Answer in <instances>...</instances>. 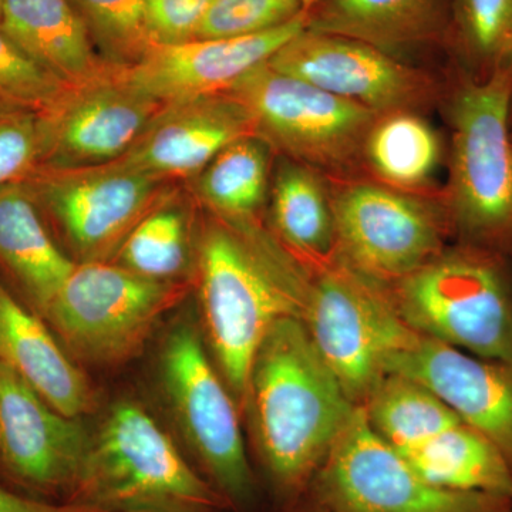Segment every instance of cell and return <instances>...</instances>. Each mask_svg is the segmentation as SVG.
Wrapping results in <instances>:
<instances>
[{
	"mask_svg": "<svg viewBox=\"0 0 512 512\" xmlns=\"http://www.w3.org/2000/svg\"><path fill=\"white\" fill-rule=\"evenodd\" d=\"M205 333L225 383L248 406L256 352L279 320L302 318L306 269L259 220L208 212L195 242Z\"/></svg>",
	"mask_w": 512,
	"mask_h": 512,
	"instance_id": "cell-1",
	"label": "cell"
},
{
	"mask_svg": "<svg viewBox=\"0 0 512 512\" xmlns=\"http://www.w3.org/2000/svg\"><path fill=\"white\" fill-rule=\"evenodd\" d=\"M248 406L276 507L305 493L357 407L299 316L279 320L256 352Z\"/></svg>",
	"mask_w": 512,
	"mask_h": 512,
	"instance_id": "cell-2",
	"label": "cell"
},
{
	"mask_svg": "<svg viewBox=\"0 0 512 512\" xmlns=\"http://www.w3.org/2000/svg\"><path fill=\"white\" fill-rule=\"evenodd\" d=\"M512 63L476 77L446 74L439 110L446 117L448 181L443 187L451 234L512 259Z\"/></svg>",
	"mask_w": 512,
	"mask_h": 512,
	"instance_id": "cell-3",
	"label": "cell"
},
{
	"mask_svg": "<svg viewBox=\"0 0 512 512\" xmlns=\"http://www.w3.org/2000/svg\"><path fill=\"white\" fill-rule=\"evenodd\" d=\"M510 258L457 244L387 286L403 322L424 338L512 363Z\"/></svg>",
	"mask_w": 512,
	"mask_h": 512,
	"instance_id": "cell-4",
	"label": "cell"
},
{
	"mask_svg": "<svg viewBox=\"0 0 512 512\" xmlns=\"http://www.w3.org/2000/svg\"><path fill=\"white\" fill-rule=\"evenodd\" d=\"M72 503L111 512H229L167 433L136 403H117L92 436Z\"/></svg>",
	"mask_w": 512,
	"mask_h": 512,
	"instance_id": "cell-5",
	"label": "cell"
},
{
	"mask_svg": "<svg viewBox=\"0 0 512 512\" xmlns=\"http://www.w3.org/2000/svg\"><path fill=\"white\" fill-rule=\"evenodd\" d=\"M302 264L308 269L303 323L349 399L363 406L393 357L412 348L420 335L400 318L386 285L333 255Z\"/></svg>",
	"mask_w": 512,
	"mask_h": 512,
	"instance_id": "cell-6",
	"label": "cell"
},
{
	"mask_svg": "<svg viewBox=\"0 0 512 512\" xmlns=\"http://www.w3.org/2000/svg\"><path fill=\"white\" fill-rule=\"evenodd\" d=\"M247 111L255 136L330 183L366 177L362 150L379 114L276 72L268 62L227 90Z\"/></svg>",
	"mask_w": 512,
	"mask_h": 512,
	"instance_id": "cell-7",
	"label": "cell"
},
{
	"mask_svg": "<svg viewBox=\"0 0 512 512\" xmlns=\"http://www.w3.org/2000/svg\"><path fill=\"white\" fill-rule=\"evenodd\" d=\"M190 282L157 281L110 261L79 262L42 318L70 356L97 365L136 357Z\"/></svg>",
	"mask_w": 512,
	"mask_h": 512,
	"instance_id": "cell-8",
	"label": "cell"
},
{
	"mask_svg": "<svg viewBox=\"0 0 512 512\" xmlns=\"http://www.w3.org/2000/svg\"><path fill=\"white\" fill-rule=\"evenodd\" d=\"M161 375L198 473L229 512H256L259 478L245 448L237 400L212 366L201 336L187 323L175 326L165 339Z\"/></svg>",
	"mask_w": 512,
	"mask_h": 512,
	"instance_id": "cell-9",
	"label": "cell"
},
{
	"mask_svg": "<svg viewBox=\"0 0 512 512\" xmlns=\"http://www.w3.org/2000/svg\"><path fill=\"white\" fill-rule=\"evenodd\" d=\"M330 191L333 256L379 284L406 278L436 258L453 237L443 192L413 194L367 177L330 183Z\"/></svg>",
	"mask_w": 512,
	"mask_h": 512,
	"instance_id": "cell-10",
	"label": "cell"
},
{
	"mask_svg": "<svg viewBox=\"0 0 512 512\" xmlns=\"http://www.w3.org/2000/svg\"><path fill=\"white\" fill-rule=\"evenodd\" d=\"M306 493L329 512H508L512 505L505 495L430 484L373 430L362 406Z\"/></svg>",
	"mask_w": 512,
	"mask_h": 512,
	"instance_id": "cell-11",
	"label": "cell"
},
{
	"mask_svg": "<svg viewBox=\"0 0 512 512\" xmlns=\"http://www.w3.org/2000/svg\"><path fill=\"white\" fill-rule=\"evenodd\" d=\"M25 185L80 262L116 259L138 222L177 191L171 181L116 161L76 168L45 165Z\"/></svg>",
	"mask_w": 512,
	"mask_h": 512,
	"instance_id": "cell-12",
	"label": "cell"
},
{
	"mask_svg": "<svg viewBox=\"0 0 512 512\" xmlns=\"http://www.w3.org/2000/svg\"><path fill=\"white\" fill-rule=\"evenodd\" d=\"M269 66L376 114L439 109L446 74L403 62L375 46L303 29Z\"/></svg>",
	"mask_w": 512,
	"mask_h": 512,
	"instance_id": "cell-13",
	"label": "cell"
},
{
	"mask_svg": "<svg viewBox=\"0 0 512 512\" xmlns=\"http://www.w3.org/2000/svg\"><path fill=\"white\" fill-rule=\"evenodd\" d=\"M92 436L0 363V483L37 500L72 503Z\"/></svg>",
	"mask_w": 512,
	"mask_h": 512,
	"instance_id": "cell-14",
	"label": "cell"
},
{
	"mask_svg": "<svg viewBox=\"0 0 512 512\" xmlns=\"http://www.w3.org/2000/svg\"><path fill=\"white\" fill-rule=\"evenodd\" d=\"M163 106L124 83L113 66L96 79L67 86L42 114L46 165L92 167L119 160Z\"/></svg>",
	"mask_w": 512,
	"mask_h": 512,
	"instance_id": "cell-15",
	"label": "cell"
},
{
	"mask_svg": "<svg viewBox=\"0 0 512 512\" xmlns=\"http://www.w3.org/2000/svg\"><path fill=\"white\" fill-rule=\"evenodd\" d=\"M308 12L259 35L154 46L140 62L114 69L128 86L163 104L225 93L299 35Z\"/></svg>",
	"mask_w": 512,
	"mask_h": 512,
	"instance_id": "cell-16",
	"label": "cell"
},
{
	"mask_svg": "<svg viewBox=\"0 0 512 512\" xmlns=\"http://www.w3.org/2000/svg\"><path fill=\"white\" fill-rule=\"evenodd\" d=\"M387 373L409 377L436 394L500 450L512 471V363L420 336L412 348L393 357Z\"/></svg>",
	"mask_w": 512,
	"mask_h": 512,
	"instance_id": "cell-17",
	"label": "cell"
},
{
	"mask_svg": "<svg viewBox=\"0 0 512 512\" xmlns=\"http://www.w3.org/2000/svg\"><path fill=\"white\" fill-rule=\"evenodd\" d=\"M249 136L251 119L228 93L174 101L116 163L175 183L197 177L224 148Z\"/></svg>",
	"mask_w": 512,
	"mask_h": 512,
	"instance_id": "cell-18",
	"label": "cell"
},
{
	"mask_svg": "<svg viewBox=\"0 0 512 512\" xmlns=\"http://www.w3.org/2000/svg\"><path fill=\"white\" fill-rule=\"evenodd\" d=\"M0 363L28 383L47 404L72 419L93 412L96 397L83 370L42 316L0 275Z\"/></svg>",
	"mask_w": 512,
	"mask_h": 512,
	"instance_id": "cell-19",
	"label": "cell"
},
{
	"mask_svg": "<svg viewBox=\"0 0 512 512\" xmlns=\"http://www.w3.org/2000/svg\"><path fill=\"white\" fill-rule=\"evenodd\" d=\"M74 265L53 241L29 188L0 187V272L23 303L43 316Z\"/></svg>",
	"mask_w": 512,
	"mask_h": 512,
	"instance_id": "cell-20",
	"label": "cell"
},
{
	"mask_svg": "<svg viewBox=\"0 0 512 512\" xmlns=\"http://www.w3.org/2000/svg\"><path fill=\"white\" fill-rule=\"evenodd\" d=\"M0 29L67 86L96 79L111 67L72 0H0Z\"/></svg>",
	"mask_w": 512,
	"mask_h": 512,
	"instance_id": "cell-21",
	"label": "cell"
},
{
	"mask_svg": "<svg viewBox=\"0 0 512 512\" xmlns=\"http://www.w3.org/2000/svg\"><path fill=\"white\" fill-rule=\"evenodd\" d=\"M306 29L359 40L399 57L440 35L441 0H316Z\"/></svg>",
	"mask_w": 512,
	"mask_h": 512,
	"instance_id": "cell-22",
	"label": "cell"
},
{
	"mask_svg": "<svg viewBox=\"0 0 512 512\" xmlns=\"http://www.w3.org/2000/svg\"><path fill=\"white\" fill-rule=\"evenodd\" d=\"M441 134L419 111L379 114L367 131L362 150L363 170L377 183L413 192L440 195L434 181L444 156Z\"/></svg>",
	"mask_w": 512,
	"mask_h": 512,
	"instance_id": "cell-23",
	"label": "cell"
},
{
	"mask_svg": "<svg viewBox=\"0 0 512 512\" xmlns=\"http://www.w3.org/2000/svg\"><path fill=\"white\" fill-rule=\"evenodd\" d=\"M272 227L279 242L302 262L330 258L335 252V215L328 178L285 157L272 173Z\"/></svg>",
	"mask_w": 512,
	"mask_h": 512,
	"instance_id": "cell-24",
	"label": "cell"
},
{
	"mask_svg": "<svg viewBox=\"0 0 512 512\" xmlns=\"http://www.w3.org/2000/svg\"><path fill=\"white\" fill-rule=\"evenodd\" d=\"M400 454L421 478L437 487L512 498L507 460L490 440L464 423Z\"/></svg>",
	"mask_w": 512,
	"mask_h": 512,
	"instance_id": "cell-25",
	"label": "cell"
},
{
	"mask_svg": "<svg viewBox=\"0 0 512 512\" xmlns=\"http://www.w3.org/2000/svg\"><path fill=\"white\" fill-rule=\"evenodd\" d=\"M275 158L259 137L235 141L194 178L198 201L211 214L228 220H259L271 191Z\"/></svg>",
	"mask_w": 512,
	"mask_h": 512,
	"instance_id": "cell-26",
	"label": "cell"
},
{
	"mask_svg": "<svg viewBox=\"0 0 512 512\" xmlns=\"http://www.w3.org/2000/svg\"><path fill=\"white\" fill-rule=\"evenodd\" d=\"M362 407L373 430L399 453L463 423L423 384L396 373H387Z\"/></svg>",
	"mask_w": 512,
	"mask_h": 512,
	"instance_id": "cell-27",
	"label": "cell"
},
{
	"mask_svg": "<svg viewBox=\"0 0 512 512\" xmlns=\"http://www.w3.org/2000/svg\"><path fill=\"white\" fill-rule=\"evenodd\" d=\"M190 222L180 191L138 222L121 245L117 264L146 278L178 281L188 264Z\"/></svg>",
	"mask_w": 512,
	"mask_h": 512,
	"instance_id": "cell-28",
	"label": "cell"
},
{
	"mask_svg": "<svg viewBox=\"0 0 512 512\" xmlns=\"http://www.w3.org/2000/svg\"><path fill=\"white\" fill-rule=\"evenodd\" d=\"M461 69L490 76L512 63V0H458Z\"/></svg>",
	"mask_w": 512,
	"mask_h": 512,
	"instance_id": "cell-29",
	"label": "cell"
},
{
	"mask_svg": "<svg viewBox=\"0 0 512 512\" xmlns=\"http://www.w3.org/2000/svg\"><path fill=\"white\" fill-rule=\"evenodd\" d=\"M86 22L97 52L113 67L136 64L151 49L146 32L147 0H72Z\"/></svg>",
	"mask_w": 512,
	"mask_h": 512,
	"instance_id": "cell-30",
	"label": "cell"
},
{
	"mask_svg": "<svg viewBox=\"0 0 512 512\" xmlns=\"http://www.w3.org/2000/svg\"><path fill=\"white\" fill-rule=\"evenodd\" d=\"M66 87L0 29V114L46 113Z\"/></svg>",
	"mask_w": 512,
	"mask_h": 512,
	"instance_id": "cell-31",
	"label": "cell"
},
{
	"mask_svg": "<svg viewBox=\"0 0 512 512\" xmlns=\"http://www.w3.org/2000/svg\"><path fill=\"white\" fill-rule=\"evenodd\" d=\"M308 0H212L195 39L259 35L301 18Z\"/></svg>",
	"mask_w": 512,
	"mask_h": 512,
	"instance_id": "cell-32",
	"label": "cell"
},
{
	"mask_svg": "<svg viewBox=\"0 0 512 512\" xmlns=\"http://www.w3.org/2000/svg\"><path fill=\"white\" fill-rule=\"evenodd\" d=\"M42 114H0V187L28 183L46 165Z\"/></svg>",
	"mask_w": 512,
	"mask_h": 512,
	"instance_id": "cell-33",
	"label": "cell"
},
{
	"mask_svg": "<svg viewBox=\"0 0 512 512\" xmlns=\"http://www.w3.org/2000/svg\"><path fill=\"white\" fill-rule=\"evenodd\" d=\"M212 0H147L146 32L151 47L191 42Z\"/></svg>",
	"mask_w": 512,
	"mask_h": 512,
	"instance_id": "cell-34",
	"label": "cell"
},
{
	"mask_svg": "<svg viewBox=\"0 0 512 512\" xmlns=\"http://www.w3.org/2000/svg\"><path fill=\"white\" fill-rule=\"evenodd\" d=\"M0 512H111L94 505L37 500L0 483Z\"/></svg>",
	"mask_w": 512,
	"mask_h": 512,
	"instance_id": "cell-35",
	"label": "cell"
},
{
	"mask_svg": "<svg viewBox=\"0 0 512 512\" xmlns=\"http://www.w3.org/2000/svg\"><path fill=\"white\" fill-rule=\"evenodd\" d=\"M278 512H329L315 500L309 493L299 495L295 500L278 505Z\"/></svg>",
	"mask_w": 512,
	"mask_h": 512,
	"instance_id": "cell-36",
	"label": "cell"
},
{
	"mask_svg": "<svg viewBox=\"0 0 512 512\" xmlns=\"http://www.w3.org/2000/svg\"><path fill=\"white\" fill-rule=\"evenodd\" d=\"M130 512H178V511H167V510H137Z\"/></svg>",
	"mask_w": 512,
	"mask_h": 512,
	"instance_id": "cell-37",
	"label": "cell"
},
{
	"mask_svg": "<svg viewBox=\"0 0 512 512\" xmlns=\"http://www.w3.org/2000/svg\"><path fill=\"white\" fill-rule=\"evenodd\" d=\"M511 121H512V100H511Z\"/></svg>",
	"mask_w": 512,
	"mask_h": 512,
	"instance_id": "cell-38",
	"label": "cell"
},
{
	"mask_svg": "<svg viewBox=\"0 0 512 512\" xmlns=\"http://www.w3.org/2000/svg\"><path fill=\"white\" fill-rule=\"evenodd\" d=\"M308 2H309V3H312V2H313V0H308Z\"/></svg>",
	"mask_w": 512,
	"mask_h": 512,
	"instance_id": "cell-39",
	"label": "cell"
},
{
	"mask_svg": "<svg viewBox=\"0 0 512 512\" xmlns=\"http://www.w3.org/2000/svg\"><path fill=\"white\" fill-rule=\"evenodd\" d=\"M508 512H512V505H511L510 511H508Z\"/></svg>",
	"mask_w": 512,
	"mask_h": 512,
	"instance_id": "cell-40",
	"label": "cell"
}]
</instances>
